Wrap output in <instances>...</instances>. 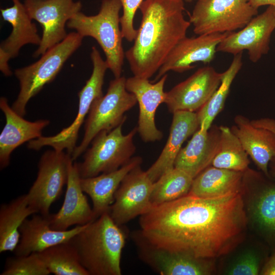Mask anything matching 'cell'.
Masks as SVG:
<instances>
[{
  "mask_svg": "<svg viewBox=\"0 0 275 275\" xmlns=\"http://www.w3.org/2000/svg\"><path fill=\"white\" fill-rule=\"evenodd\" d=\"M76 162H69L68 179L62 206L56 213L47 215L50 227L65 231L73 225H84L96 219L93 209L84 194Z\"/></svg>",
  "mask_w": 275,
  "mask_h": 275,
  "instance_id": "ffe728a7",
  "label": "cell"
},
{
  "mask_svg": "<svg viewBox=\"0 0 275 275\" xmlns=\"http://www.w3.org/2000/svg\"><path fill=\"white\" fill-rule=\"evenodd\" d=\"M142 163L141 157L134 156L117 170L92 177L80 178L83 191L92 200V209L96 219L109 211L114 203L115 193L124 177Z\"/></svg>",
  "mask_w": 275,
  "mask_h": 275,
  "instance_id": "484cf974",
  "label": "cell"
},
{
  "mask_svg": "<svg viewBox=\"0 0 275 275\" xmlns=\"http://www.w3.org/2000/svg\"><path fill=\"white\" fill-rule=\"evenodd\" d=\"M167 77L166 74L155 83L135 76L126 78V88L135 96L139 104L137 131L145 143L159 141L163 138L162 132L156 127L155 116L159 105L164 103V86Z\"/></svg>",
  "mask_w": 275,
  "mask_h": 275,
  "instance_id": "ac0fdd59",
  "label": "cell"
},
{
  "mask_svg": "<svg viewBox=\"0 0 275 275\" xmlns=\"http://www.w3.org/2000/svg\"><path fill=\"white\" fill-rule=\"evenodd\" d=\"M274 16H275V7H274Z\"/></svg>",
  "mask_w": 275,
  "mask_h": 275,
  "instance_id": "ab89813d",
  "label": "cell"
},
{
  "mask_svg": "<svg viewBox=\"0 0 275 275\" xmlns=\"http://www.w3.org/2000/svg\"><path fill=\"white\" fill-rule=\"evenodd\" d=\"M242 52L234 56L227 69L223 72L220 85L206 104L197 113L199 127L208 130L215 118L223 109L232 82L241 69Z\"/></svg>",
  "mask_w": 275,
  "mask_h": 275,
  "instance_id": "f1b7e54d",
  "label": "cell"
},
{
  "mask_svg": "<svg viewBox=\"0 0 275 275\" xmlns=\"http://www.w3.org/2000/svg\"><path fill=\"white\" fill-rule=\"evenodd\" d=\"M268 257L254 250L246 251L236 259L226 273L230 275L258 274Z\"/></svg>",
  "mask_w": 275,
  "mask_h": 275,
  "instance_id": "836d02e7",
  "label": "cell"
},
{
  "mask_svg": "<svg viewBox=\"0 0 275 275\" xmlns=\"http://www.w3.org/2000/svg\"><path fill=\"white\" fill-rule=\"evenodd\" d=\"M247 223L241 192L215 198L187 194L141 215L139 232L157 248L209 259L236 246Z\"/></svg>",
  "mask_w": 275,
  "mask_h": 275,
  "instance_id": "6da1fadb",
  "label": "cell"
},
{
  "mask_svg": "<svg viewBox=\"0 0 275 275\" xmlns=\"http://www.w3.org/2000/svg\"><path fill=\"white\" fill-rule=\"evenodd\" d=\"M223 73L211 66L199 68L184 81L166 92L164 103L169 111L197 112L220 85Z\"/></svg>",
  "mask_w": 275,
  "mask_h": 275,
  "instance_id": "9a60e30c",
  "label": "cell"
},
{
  "mask_svg": "<svg viewBox=\"0 0 275 275\" xmlns=\"http://www.w3.org/2000/svg\"><path fill=\"white\" fill-rule=\"evenodd\" d=\"M123 13L120 17V28L123 38L129 42L134 41L137 30L134 26V18L136 11L144 0H118Z\"/></svg>",
  "mask_w": 275,
  "mask_h": 275,
  "instance_id": "e575fe53",
  "label": "cell"
},
{
  "mask_svg": "<svg viewBox=\"0 0 275 275\" xmlns=\"http://www.w3.org/2000/svg\"><path fill=\"white\" fill-rule=\"evenodd\" d=\"M141 259L161 275H207L212 272L207 259L169 251L147 241L137 232L132 235Z\"/></svg>",
  "mask_w": 275,
  "mask_h": 275,
  "instance_id": "2e32d148",
  "label": "cell"
},
{
  "mask_svg": "<svg viewBox=\"0 0 275 275\" xmlns=\"http://www.w3.org/2000/svg\"><path fill=\"white\" fill-rule=\"evenodd\" d=\"M220 140L211 165L214 167L244 172L249 169V155L231 128L220 126Z\"/></svg>",
  "mask_w": 275,
  "mask_h": 275,
  "instance_id": "4dcf8cb0",
  "label": "cell"
},
{
  "mask_svg": "<svg viewBox=\"0 0 275 275\" xmlns=\"http://www.w3.org/2000/svg\"><path fill=\"white\" fill-rule=\"evenodd\" d=\"M12 6L1 9L3 19L12 26L10 35L0 45V59L9 61L16 57L21 48L26 44L39 46L41 37L35 23L20 0H11Z\"/></svg>",
  "mask_w": 275,
  "mask_h": 275,
  "instance_id": "d4e9b609",
  "label": "cell"
},
{
  "mask_svg": "<svg viewBox=\"0 0 275 275\" xmlns=\"http://www.w3.org/2000/svg\"><path fill=\"white\" fill-rule=\"evenodd\" d=\"M50 273L37 253L8 258L1 275H48Z\"/></svg>",
  "mask_w": 275,
  "mask_h": 275,
  "instance_id": "d6a6232c",
  "label": "cell"
},
{
  "mask_svg": "<svg viewBox=\"0 0 275 275\" xmlns=\"http://www.w3.org/2000/svg\"><path fill=\"white\" fill-rule=\"evenodd\" d=\"M123 124L109 131H101L94 138L91 146L85 151L83 161L77 162L80 178L117 170L133 157L136 150L133 139L137 128L124 134Z\"/></svg>",
  "mask_w": 275,
  "mask_h": 275,
  "instance_id": "52a82bcc",
  "label": "cell"
},
{
  "mask_svg": "<svg viewBox=\"0 0 275 275\" xmlns=\"http://www.w3.org/2000/svg\"><path fill=\"white\" fill-rule=\"evenodd\" d=\"M153 184L141 165L126 175L115 193L114 203L109 210L117 225L121 226L151 209Z\"/></svg>",
  "mask_w": 275,
  "mask_h": 275,
  "instance_id": "5bb4252c",
  "label": "cell"
},
{
  "mask_svg": "<svg viewBox=\"0 0 275 275\" xmlns=\"http://www.w3.org/2000/svg\"><path fill=\"white\" fill-rule=\"evenodd\" d=\"M242 190L250 195L243 201L247 220L274 253L275 177L248 169L244 172Z\"/></svg>",
  "mask_w": 275,
  "mask_h": 275,
  "instance_id": "9c48e42d",
  "label": "cell"
},
{
  "mask_svg": "<svg viewBox=\"0 0 275 275\" xmlns=\"http://www.w3.org/2000/svg\"><path fill=\"white\" fill-rule=\"evenodd\" d=\"M87 224L77 225L65 231L52 229L47 215L33 214L26 218L20 227V238L13 252L15 256H27L39 253L56 244L69 241L81 231Z\"/></svg>",
  "mask_w": 275,
  "mask_h": 275,
  "instance_id": "44dd1931",
  "label": "cell"
},
{
  "mask_svg": "<svg viewBox=\"0 0 275 275\" xmlns=\"http://www.w3.org/2000/svg\"><path fill=\"white\" fill-rule=\"evenodd\" d=\"M70 155L50 150L41 156L37 177L26 194L29 204L37 213L47 216L51 205L61 196L67 184Z\"/></svg>",
  "mask_w": 275,
  "mask_h": 275,
  "instance_id": "8fae6325",
  "label": "cell"
},
{
  "mask_svg": "<svg viewBox=\"0 0 275 275\" xmlns=\"http://www.w3.org/2000/svg\"><path fill=\"white\" fill-rule=\"evenodd\" d=\"M258 124L260 126L238 115L231 129L259 171L269 176L268 164L275 157V120L260 118Z\"/></svg>",
  "mask_w": 275,
  "mask_h": 275,
  "instance_id": "e0dca14e",
  "label": "cell"
},
{
  "mask_svg": "<svg viewBox=\"0 0 275 275\" xmlns=\"http://www.w3.org/2000/svg\"><path fill=\"white\" fill-rule=\"evenodd\" d=\"M70 241L90 275L122 274L121 259L125 237L109 211L87 224Z\"/></svg>",
  "mask_w": 275,
  "mask_h": 275,
  "instance_id": "3957f363",
  "label": "cell"
},
{
  "mask_svg": "<svg viewBox=\"0 0 275 275\" xmlns=\"http://www.w3.org/2000/svg\"><path fill=\"white\" fill-rule=\"evenodd\" d=\"M243 174L210 166L194 179L188 195L215 198L242 192Z\"/></svg>",
  "mask_w": 275,
  "mask_h": 275,
  "instance_id": "4316f807",
  "label": "cell"
},
{
  "mask_svg": "<svg viewBox=\"0 0 275 275\" xmlns=\"http://www.w3.org/2000/svg\"><path fill=\"white\" fill-rule=\"evenodd\" d=\"M197 1H199V0H197Z\"/></svg>",
  "mask_w": 275,
  "mask_h": 275,
  "instance_id": "60d3db41",
  "label": "cell"
},
{
  "mask_svg": "<svg viewBox=\"0 0 275 275\" xmlns=\"http://www.w3.org/2000/svg\"><path fill=\"white\" fill-rule=\"evenodd\" d=\"M0 108L6 118V124L0 134L2 170L9 166L12 152L23 143L41 136L43 129L50 121L46 119L33 122L25 120L9 106L5 97L0 98Z\"/></svg>",
  "mask_w": 275,
  "mask_h": 275,
  "instance_id": "7402d4cb",
  "label": "cell"
},
{
  "mask_svg": "<svg viewBox=\"0 0 275 275\" xmlns=\"http://www.w3.org/2000/svg\"><path fill=\"white\" fill-rule=\"evenodd\" d=\"M133 45L125 52L133 76L149 79L182 39L191 23L184 16L183 0H144Z\"/></svg>",
  "mask_w": 275,
  "mask_h": 275,
  "instance_id": "7a4b0ae2",
  "label": "cell"
},
{
  "mask_svg": "<svg viewBox=\"0 0 275 275\" xmlns=\"http://www.w3.org/2000/svg\"><path fill=\"white\" fill-rule=\"evenodd\" d=\"M258 13L250 0H199L189 21L196 35L225 33L243 28Z\"/></svg>",
  "mask_w": 275,
  "mask_h": 275,
  "instance_id": "30bf717a",
  "label": "cell"
},
{
  "mask_svg": "<svg viewBox=\"0 0 275 275\" xmlns=\"http://www.w3.org/2000/svg\"><path fill=\"white\" fill-rule=\"evenodd\" d=\"M268 174L271 177H275V157L273 158L268 164Z\"/></svg>",
  "mask_w": 275,
  "mask_h": 275,
  "instance_id": "74e56055",
  "label": "cell"
},
{
  "mask_svg": "<svg viewBox=\"0 0 275 275\" xmlns=\"http://www.w3.org/2000/svg\"><path fill=\"white\" fill-rule=\"evenodd\" d=\"M91 59L93 64L92 74L86 84L78 92V108L76 118L69 126L51 136H40L30 141L28 147L30 149L39 150L45 146L51 147L53 149L63 151L71 155L76 147L78 132L89 114L92 104L97 98L102 96V86L106 70L108 67L103 60L99 50L95 46L92 47Z\"/></svg>",
  "mask_w": 275,
  "mask_h": 275,
  "instance_id": "ba28073f",
  "label": "cell"
},
{
  "mask_svg": "<svg viewBox=\"0 0 275 275\" xmlns=\"http://www.w3.org/2000/svg\"><path fill=\"white\" fill-rule=\"evenodd\" d=\"M183 1L187 3H190L193 1V0H183Z\"/></svg>",
  "mask_w": 275,
  "mask_h": 275,
  "instance_id": "f35d334b",
  "label": "cell"
},
{
  "mask_svg": "<svg viewBox=\"0 0 275 275\" xmlns=\"http://www.w3.org/2000/svg\"><path fill=\"white\" fill-rule=\"evenodd\" d=\"M251 4L255 8L263 6H272L275 7V0H250Z\"/></svg>",
  "mask_w": 275,
  "mask_h": 275,
  "instance_id": "8d00e7d4",
  "label": "cell"
},
{
  "mask_svg": "<svg viewBox=\"0 0 275 275\" xmlns=\"http://www.w3.org/2000/svg\"><path fill=\"white\" fill-rule=\"evenodd\" d=\"M50 273L90 275L82 265L77 251L70 240L37 253Z\"/></svg>",
  "mask_w": 275,
  "mask_h": 275,
  "instance_id": "f546056e",
  "label": "cell"
},
{
  "mask_svg": "<svg viewBox=\"0 0 275 275\" xmlns=\"http://www.w3.org/2000/svg\"><path fill=\"white\" fill-rule=\"evenodd\" d=\"M219 126L212 125L208 129L199 128L187 145L178 154L174 167L186 172L194 179L211 165L218 148Z\"/></svg>",
  "mask_w": 275,
  "mask_h": 275,
  "instance_id": "603a6c76",
  "label": "cell"
},
{
  "mask_svg": "<svg viewBox=\"0 0 275 275\" xmlns=\"http://www.w3.org/2000/svg\"><path fill=\"white\" fill-rule=\"evenodd\" d=\"M274 29V7L269 6L239 31L228 32L217 45L216 51L235 56L246 50L250 60L256 63L268 52Z\"/></svg>",
  "mask_w": 275,
  "mask_h": 275,
  "instance_id": "4fadbf2b",
  "label": "cell"
},
{
  "mask_svg": "<svg viewBox=\"0 0 275 275\" xmlns=\"http://www.w3.org/2000/svg\"><path fill=\"white\" fill-rule=\"evenodd\" d=\"M260 274L264 275H275V252L268 257L264 264Z\"/></svg>",
  "mask_w": 275,
  "mask_h": 275,
  "instance_id": "d590c367",
  "label": "cell"
},
{
  "mask_svg": "<svg viewBox=\"0 0 275 275\" xmlns=\"http://www.w3.org/2000/svg\"><path fill=\"white\" fill-rule=\"evenodd\" d=\"M194 178L184 171L174 168L153 182L151 195L152 206L171 202L187 195Z\"/></svg>",
  "mask_w": 275,
  "mask_h": 275,
  "instance_id": "1f68e13d",
  "label": "cell"
},
{
  "mask_svg": "<svg viewBox=\"0 0 275 275\" xmlns=\"http://www.w3.org/2000/svg\"><path fill=\"white\" fill-rule=\"evenodd\" d=\"M24 5L32 20L42 28L41 42L34 52V58L63 41L67 36V22L80 12L82 4L74 0H24Z\"/></svg>",
  "mask_w": 275,
  "mask_h": 275,
  "instance_id": "7c38bea8",
  "label": "cell"
},
{
  "mask_svg": "<svg viewBox=\"0 0 275 275\" xmlns=\"http://www.w3.org/2000/svg\"><path fill=\"white\" fill-rule=\"evenodd\" d=\"M83 38L76 32L70 33L37 61L15 70L20 91L11 107L17 114L22 117L26 114L29 100L56 78L65 62L81 46Z\"/></svg>",
  "mask_w": 275,
  "mask_h": 275,
  "instance_id": "5b68a950",
  "label": "cell"
},
{
  "mask_svg": "<svg viewBox=\"0 0 275 275\" xmlns=\"http://www.w3.org/2000/svg\"><path fill=\"white\" fill-rule=\"evenodd\" d=\"M228 33L185 37L169 54L157 71L154 81L170 71L182 73L193 68L194 66L192 64L194 63H210L215 57L217 45Z\"/></svg>",
  "mask_w": 275,
  "mask_h": 275,
  "instance_id": "d6986e66",
  "label": "cell"
},
{
  "mask_svg": "<svg viewBox=\"0 0 275 275\" xmlns=\"http://www.w3.org/2000/svg\"><path fill=\"white\" fill-rule=\"evenodd\" d=\"M173 114L167 143L159 157L146 171L153 182L174 168L175 159L183 144L199 128L196 112L178 111Z\"/></svg>",
  "mask_w": 275,
  "mask_h": 275,
  "instance_id": "cb8c5ba5",
  "label": "cell"
},
{
  "mask_svg": "<svg viewBox=\"0 0 275 275\" xmlns=\"http://www.w3.org/2000/svg\"><path fill=\"white\" fill-rule=\"evenodd\" d=\"M124 76L115 78L107 92L93 102L85 124V133L79 146L71 155L75 161L87 149L94 138L100 131H109L126 119L125 113L137 103L135 96L126 88Z\"/></svg>",
  "mask_w": 275,
  "mask_h": 275,
  "instance_id": "8992f818",
  "label": "cell"
},
{
  "mask_svg": "<svg viewBox=\"0 0 275 275\" xmlns=\"http://www.w3.org/2000/svg\"><path fill=\"white\" fill-rule=\"evenodd\" d=\"M121 9L118 0H102L96 15L87 16L79 12L67 23L68 28L75 30L83 38L91 37L97 42L115 78L121 76L125 57L120 28Z\"/></svg>",
  "mask_w": 275,
  "mask_h": 275,
  "instance_id": "277c9868",
  "label": "cell"
},
{
  "mask_svg": "<svg viewBox=\"0 0 275 275\" xmlns=\"http://www.w3.org/2000/svg\"><path fill=\"white\" fill-rule=\"evenodd\" d=\"M37 212L29 204L26 194L21 195L0 207V253L13 252L18 245L19 229L28 216Z\"/></svg>",
  "mask_w": 275,
  "mask_h": 275,
  "instance_id": "83f0119b",
  "label": "cell"
}]
</instances>
